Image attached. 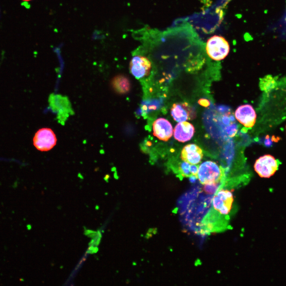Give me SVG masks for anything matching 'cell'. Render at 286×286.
Returning <instances> with one entry per match:
<instances>
[{
    "mask_svg": "<svg viewBox=\"0 0 286 286\" xmlns=\"http://www.w3.org/2000/svg\"><path fill=\"white\" fill-rule=\"evenodd\" d=\"M222 177V171L216 163L207 161L199 167L197 178L202 184H217Z\"/></svg>",
    "mask_w": 286,
    "mask_h": 286,
    "instance_id": "1",
    "label": "cell"
},
{
    "mask_svg": "<svg viewBox=\"0 0 286 286\" xmlns=\"http://www.w3.org/2000/svg\"><path fill=\"white\" fill-rule=\"evenodd\" d=\"M206 50L211 58L215 60H221L228 55L230 46L224 37L215 35L207 40Z\"/></svg>",
    "mask_w": 286,
    "mask_h": 286,
    "instance_id": "2",
    "label": "cell"
},
{
    "mask_svg": "<svg viewBox=\"0 0 286 286\" xmlns=\"http://www.w3.org/2000/svg\"><path fill=\"white\" fill-rule=\"evenodd\" d=\"M49 102L50 109L57 113L58 119L61 122H65L70 114H73L70 101L66 97L52 94L50 95Z\"/></svg>",
    "mask_w": 286,
    "mask_h": 286,
    "instance_id": "3",
    "label": "cell"
},
{
    "mask_svg": "<svg viewBox=\"0 0 286 286\" xmlns=\"http://www.w3.org/2000/svg\"><path fill=\"white\" fill-rule=\"evenodd\" d=\"M57 138L53 131L49 128H42L35 133L33 144L37 150L42 152L49 151L57 143Z\"/></svg>",
    "mask_w": 286,
    "mask_h": 286,
    "instance_id": "4",
    "label": "cell"
},
{
    "mask_svg": "<svg viewBox=\"0 0 286 286\" xmlns=\"http://www.w3.org/2000/svg\"><path fill=\"white\" fill-rule=\"evenodd\" d=\"M279 163L273 156L265 155L256 160L254 170L261 178H269L277 171Z\"/></svg>",
    "mask_w": 286,
    "mask_h": 286,
    "instance_id": "5",
    "label": "cell"
},
{
    "mask_svg": "<svg viewBox=\"0 0 286 286\" xmlns=\"http://www.w3.org/2000/svg\"><path fill=\"white\" fill-rule=\"evenodd\" d=\"M151 68V63L149 59L143 56L134 57L130 63L131 73L138 79L148 76Z\"/></svg>",
    "mask_w": 286,
    "mask_h": 286,
    "instance_id": "6",
    "label": "cell"
},
{
    "mask_svg": "<svg viewBox=\"0 0 286 286\" xmlns=\"http://www.w3.org/2000/svg\"><path fill=\"white\" fill-rule=\"evenodd\" d=\"M171 115L178 122L193 120L196 117V112L186 102L174 104L171 109Z\"/></svg>",
    "mask_w": 286,
    "mask_h": 286,
    "instance_id": "7",
    "label": "cell"
},
{
    "mask_svg": "<svg viewBox=\"0 0 286 286\" xmlns=\"http://www.w3.org/2000/svg\"><path fill=\"white\" fill-rule=\"evenodd\" d=\"M236 119L245 127L251 128L255 124L256 114L252 106L248 104L238 107L235 113Z\"/></svg>",
    "mask_w": 286,
    "mask_h": 286,
    "instance_id": "8",
    "label": "cell"
},
{
    "mask_svg": "<svg viewBox=\"0 0 286 286\" xmlns=\"http://www.w3.org/2000/svg\"><path fill=\"white\" fill-rule=\"evenodd\" d=\"M153 134L161 140L167 141L173 135V130L171 123L165 118H159L153 124Z\"/></svg>",
    "mask_w": 286,
    "mask_h": 286,
    "instance_id": "9",
    "label": "cell"
},
{
    "mask_svg": "<svg viewBox=\"0 0 286 286\" xmlns=\"http://www.w3.org/2000/svg\"><path fill=\"white\" fill-rule=\"evenodd\" d=\"M203 153L202 149L195 144L186 145L181 152V159L184 162L191 164L199 163L203 158Z\"/></svg>",
    "mask_w": 286,
    "mask_h": 286,
    "instance_id": "10",
    "label": "cell"
},
{
    "mask_svg": "<svg viewBox=\"0 0 286 286\" xmlns=\"http://www.w3.org/2000/svg\"><path fill=\"white\" fill-rule=\"evenodd\" d=\"M175 139L180 142L190 141L195 133V128L192 124L186 121L179 122L173 131Z\"/></svg>",
    "mask_w": 286,
    "mask_h": 286,
    "instance_id": "11",
    "label": "cell"
},
{
    "mask_svg": "<svg viewBox=\"0 0 286 286\" xmlns=\"http://www.w3.org/2000/svg\"><path fill=\"white\" fill-rule=\"evenodd\" d=\"M111 86L114 90L119 94H125L131 89L129 80L125 76L120 75L113 78L111 81Z\"/></svg>",
    "mask_w": 286,
    "mask_h": 286,
    "instance_id": "12",
    "label": "cell"
},
{
    "mask_svg": "<svg viewBox=\"0 0 286 286\" xmlns=\"http://www.w3.org/2000/svg\"><path fill=\"white\" fill-rule=\"evenodd\" d=\"M275 79L271 75H268L261 80L260 87L262 90L265 92L271 91L276 86Z\"/></svg>",
    "mask_w": 286,
    "mask_h": 286,
    "instance_id": "13",
    "label": "cell"
},
{
    "mask_svg": "<svg viewBox=\"0 0 286 286\" xmlns=\"http://www.w3.org/2000/svg\"><path fill=\"white\" fill-rule=\"evenodd\" d=\"M191 164L185 162L181 163L179 167V170L183 177H190L193 176L191 171Z\"/></svg>",
    "mask_w": 286,
    "mask_h": 286,
    "instance_id": "14",
    "label": "cell"
},
{
    "mask_svg": "<svg viewBox=\"0 0 286 286\" xmlns=\"http://www.w3.org/2000/svg\"><path fill=\"white\" fill-rule=\"evenodd\" d=\"M218 183L205 184L203 187V190L208 194H213L215 192L218 188Z\"/></svg>",
    "mask_w": 286,
    "mask_h": 286,
    "instance_id": "15",
    "label": "cell"
},
{
    "mask_svg": "<svg viewBox=\"0 0 286 286\" xmlns=\"http://www.w3.org/2000/svg\"><path fill=\"white\" fill-rule=\"evenodd\" d=\"M191 171L193 176L197 178V173L198 171L199 166L196 164H191Z\"/></svg>",
    "mask_w": 286,
    "mask_h": 286,
    "instance_id": "16",
    "label": "cell"
},
{
    "mask_svg": "<svg viewBox=\"0 0 286 286\" xmlns=\"http://www.w3.org/2000/svg\"><path fill=\"white\" fill-rule=\"evenodd\" d=\"M268 137L265 140V144L267 146H270L272 145V141L271 140V139H270Z\"/></svg>",
    "mask_w": 286,
    "mask_h": 286,
    "instance_id": "17",
    "label": "cell"
},
{
    "mask_svg": "<svg viewBox=\"0 0 286 286\" xmlns=\"http://www.w3.org/2000/svg\"><path fill=\"white\" fill-rule=\"evenodd\" d=\"M23 1H26V2H28V1H31L32 0H22Z\"/></svg>",
    "mask_w": 286,
    "mask_h": 286,
    "instance_id": "18",
    "label": "cell"
}]
</instances>
